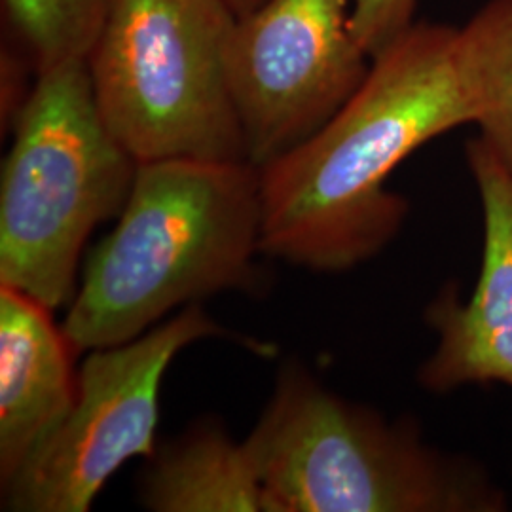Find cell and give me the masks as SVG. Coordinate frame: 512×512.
<instances>
[{
    "mask_svg": "<svg viewBox=\"0 0 512 512\" xmlns=\"http://www.w3.org/2000/svg\"><path fill=\"white\" fill-rule=\"evenodd\" d=\"M458 27L416 21L370 59L359 90L308 141L260 169L262 253L315 272L378 255L408 203L387 179L414 150L475 124Z\"/></svg>",
    "mask_w": 512,
    "mask_h": 512,
    "instance_id": "cell-1",
    "label": "cell"
},
{
    "mask_svg": "<svg viewBox=\"0 0 512 512\" xmlns=\"http://www.w3.org/2000/svg\"><path fill=\"white\" fill-rule=\"evenodd\" d=\"M260 169L251 162L139 164L118 224L88 260L61 325L74 351L120 346L167 311L253 291L262 251Z\"/></svg>",
    "mask_w": 512,
    "mask_h": 512,
    "instance_id": "cell-2",
    "label": "cell"
},
{
    "mask_svg": "<svg viewBox=\"0 0 512 512\" xmlns=\"http://www.w3.org/2000/svg\"><path fill=\"white\" fill-rule=\"evenodd\" d=\"M245 446L264 512H501L505 492L476 461L448 456L406 421L389 423L283 370Z\"/></svg>",
    "mask_w": 512,
    "mask_h": 512,
    "instance_id": "cell-3",
    "label": "cell"
},
{
    "mask_svg": "<svg viewBox=\"0 0 512 512\" xmlns=\"http://www.w3.org/2000/svg\"><path fill=\"white\" fill-rule=\"evenodd\" d=\"M0 183V285L54 311L73 298L82 247L120 215L139 162L107 128L88 61L38 74Z\"/></svg>",
    "mask_w": 512,
    "mask_h": 512,
    "instance_id": "cell-4",
    "label": "cell"
},
{
    "mask_svg": "<svg viewBox=\"0 0 512 512\" xmlns=\"http://www.w3.org/2000/svg\"><path fill=\"white\" fill-rule=\"evenodd\" d=\"M226 0H112L88 55L110 133L139 162H249L226 50Z\"/></svg>",
    "mask_w": 512,
    "mask_h": 512,
    "instance_id": "cell-5",
    "label": "cell"
},
{
    "mask_svg": "<svg viewBox=\"0 0 512 512\" xmlns=\"http://www.w3.org/2000/svg\"><path fill=\"white\" fill-rule=\"evenodd\" d=\"M190 304L175 319L120 346L92 349L78 374L76 401L65 421L2 486V505L19 512H86L131 458L156 456L160 389L181 349L226 336Z\"/></svg>",
    "mask_w": 512,
    "mask_h": 512,
    "instance_id": "cell-6",
    "label": "cell"
},
{
    "mask_svg": "<svg viewBox=\"0 0 512 512\" xmlns=\"http://www.w3.org/2000/svg\"><path fill=\"white\" fill-rule=\"evenodd\" d=\"M370 59L351 0H264L238 16L226 71L247 160L262 167L308 141L359 90Z\"/></svg>",
    "mask_w": 512,
    "mask_h": 512,
    "instance_id": "cell-7",
    "label": "cell"
},
{
    "mask_svg": "<svg viewBox=\"0 0 512 512\" xmlns=\"http://www.w3.org/2000/svg\"><path fill=\"white\" fill-rule=\"evenodd\" d=\"M467 162L484 213V256L465 302L450 287L427 310L439 344L418 378L435 393L473 384L512 387V171L480 135L467 143Z\"/></svg>",
    "mask_w": 512,
    "mask_h": 512,
    "instance_id": "cell-8",
    "label": "cell"
},
{
    "mask_svg": "<svg viewBox=\"0 0 512 512\" xmlns=\"http://www.w3.org/2000/svg\"><path fill=\"white\" fill-rule=\"evenodd\" d=\"M76 355L52 310L0 285V478L8 484L69 416Z\"/></svg>",
    "mask_w": 512,
    "mask_h": 512,
    "instance_id": "cell-9",
    "label": "cell"
},
{
    "mask_svg": "<svg viewBox=\"0 0 512 512\" xmlns=\"http://www.w3.org/2000/svg\"><path fill=\"white\" fill-rule=\"evenodd\" d=\"M141 501L156 512H264V492L245 442L205 423L150 459Z\"/></svg>",
    "mask_w": 512,
    "mask_h": 512,
    "instance_id": "cell-10",
    "label": "cell"
},
{
    "mask_svg": "<svg viewBox=\"0 0 512 512\" xmlns=\"http://www.w3.org/2000/svg\"><path fill=\"white\" fill-rule=\"evenodd\" d=\"M480 137L512 171V0H488L456 33Z\"/></svg>",
    "mask_w": 512,
    "mask_h": 512,
    "instance_id": "cell-11",
    "label": "cell"
},
{
    "mask_svg": "<svg viewBox=\"0 0 512 512\" xmlns=\"http://www.w3.org/2000/svg\"><path fill=\"white\" fill-rule=\"evenodd\" d=\"M112 0H2L8 38L42 74L88 61Z\"/></svg>",
    "mask_w": 512,
    "mask_h": 512,
    "instance_id": "cell-12",
    "label": "cell"
},
{
    "mask_svg": "<svg viewBox=\"0 0 512 512\" xmlns=\"http://www.w3.org/2000/svg\"><path fill=\"white\" fill-rule=\"evenodd\" d=\"M420 0H351V27L361 48L370 57L416 23Z\"/></svg>",
    "mask_w": 512,
    "mask_h": 512,
    "instance_id": "cell-13",
    "label": "cell"
},
{
    "mask_svg": "<svg viewBox=\"0 0 512 512\" xmlns=\"http://www.w3.org/2000/svg\"><path fill=\"white\" fill-rule=\"evenodd\" d=\"M226 2L234 8V12L238 16H243V14L251 12V10H255L256 6H260L264 0H226Z\"/></svg>",
    "mask_w": 512,
    "mask_h": 512,
    "instance_id": "cell-14",
    "label": "cell"
}]
</instances>
